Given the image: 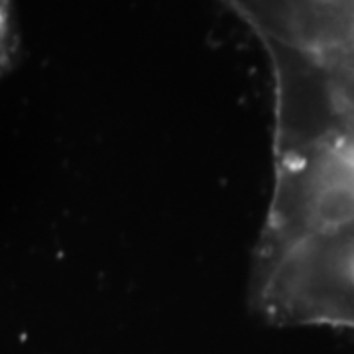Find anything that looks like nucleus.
I'll return each instance as SVG.
<instances>
[{
	"mask_svg": "<svg viewBox=\"0 0 354 354\" xmlns=\"http://www.w3.org/2000/svg\"><path fill=\"white\" fill-rule=\"evenodd\" d=\"M252 305L279 327L354 330V215L286 244L256 248Z\"/></svg>",
	"mask_w": 354,
	"mask_h": 354,
	"instance_id": "nucleus-1",
	"label": "nucleus"
}]
</instances>
